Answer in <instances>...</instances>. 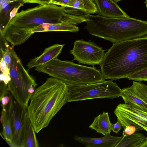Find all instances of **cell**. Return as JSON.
<instances>
[{"label": "cell", "mask_w": 147, "mask_h": 147, "mask_svg": "<svg viewBox=\"0 0 147 147\" xmlns=\"http://www.w3.org/2000/svg\"><path fill=\"white\" fill-rule=\"evenodd\" d=\"M24 29L32 35L35 33L42 32L67 31L77 32L79 30V28L76 25L65 21L57 23H43L32 28Z\"/></svg>", "instance_id": "obj_13"}, {"label": "cell", "mask_w": 147, "mask_h": 147, "mask_svg": "<svg viewBox=\"0 0 147 147\" xmlns=\"http://www.w3.org/2000/svg\"><path fill=\"white\" fill-rule=\"evenodd\" d=\"M121 108L135 113L140 116L147 119V113L136 109L131 105L125 103H121L118 105Z\"/></svg>", "instance_id": "obj_23"}, {"label": "cell", "mask_w": 147, "mask_h": 147, "mask_svg": "<svg viewBox=\"0 0 147 147\" xmlns=\"http://www.w3.org/2000/svg\"><path fill=\"white\" fill-rule=\"evenodd\" d=\"M113 0L115 2H116L117 3L119 1H122V0Z\"/></svg>", "instance_id": "obj_36"}, {"label": "cell", "mask_w": 147, "mask_h": 147, "mask_svg": "<svg viewBox=\"0 0 147 147\" xmlns=\"http://www.w3.org/2000/svg\"><path fill=\"white\" fill-rule=\"evenodd\" d=\"M146 147H147V144H146Z\"/></svg>", "instance_id": "obj_37"}, {"label": "cell", "mask_w": 147, "mask_h": 147, "mask_svg": "<svg viewBox=\"0 0 147 147\" xmlns=\"http://www.w3.org/2000/svg\"><path fill=\"white\" fill-rule=\"evenodd\" d=\"M100 65L105 79L112 80L147 67V36L113 43Z\"/></svg>", "instance_id": "obj_1"}, {"label": "cell", "mask_w": 147, "mask_h": 147, "mask_svg": "<svg viewBox=\"0 0 147 147\" xmlns=\"http://www.w3.org/2000/svg\"><path fill=\"white\" fill-rule=\"evenodd\" d=\"M6 108L11 125L12 138L11 146L24 147L26 122L28 118L27 108L19 105L13 96Z\"/></svg>", "instance_id": "obj_8"}, {"label": "cell", "mask_w": 147, "mask_h": 147, "mask_svg": "<svg viewBox=\"0 0 147 147\" xmlns=\"http://www.w3.org/2000/svg\"><path fill=\"white\" fill-rule=\"evenodd\" d=\"M127 78L135 81H147V67L130 75Z\"/></svg>", "instance_id": "obj_22"}, {"label": "cell", "mask_w": 147, "mask_h": 147, "mask_svg": "<svg viewBox=\"0 0 147 147\" xmlns=\"http://www.w3.org/2000/svg\"><path fill=\"white\" fill-rule=\"evenodd\" d=\"M10 99V96L5 95L0 98L1 105L6 106L9 103Z\"/></svg>", "instance_id": "obj_33"}, {"label": "cell", "mask_w": 147, "mask_h": 147, "mask_svg": "<svg viewBox=\"0 0 147 147\" xmlns=\"http://www.w3.org/2000/svg\"><path fill=\"white\" fill-rule=\"evenodd\" d=\"M3 58L8 67L9 69L11 61V52L10 47H8L6 50L0 54V58Z\"/></svg>", "instance_id": "obj_25"}, {"label": "cell", "mask_w": 147, "mask_h": 147, "mask_svg": "<svg viewBox=\"0 0 147 147\" xmlns=\"http://www.w3.org/2000/svg\"><path fill=\"white\" fill-rule=\"evenodd\" d=\"M136 131V127L132 125H128L126 127L123 132V135H130L135 133Z\"/></svg>", "instance_id": "obj_29"}, {"label": "cell", "mask_w": 147, "mask_h": 147, "mask_svg": "<svg viewBox=\"0 0 147 147\" xmlns=\"http://www.w3.org/2000/svg\"><path fill=\"white\" fill-rule=\"evenodd\" d=\"M122 125L118 121L115 123H112L111 125V130L116 134H117L122 127Z\"/></svg>", "instance_id": "obj_31"}, {"label": "cell", "mask_w": 147, "mask_h": 147, "mask_svg": "<svg viewBox=\"0 0 147 147\" xmlns=\"http://www.w3.org/2000/svg\"><path fill=\"white\" fill-rule=\"evenodd\" d=\"M35 70L59 79L67 85H85L105 80L101 71L96 67L57 58L36 67Z\"/></svg>", "instance_id": "obj_4"}, {"label": "cell", "mask_w": 147, "mask_h": 147, "mask_svg": "<svg viewBox=\"0 0 147 147\" xmlns=\"http://www.w3.org/2000/svg\"><path fill=\"white\" fill-rule=\"evenodd\" d=\"M0 66L1 73L5 76L10 77L9 70L3 58H0Z\"/></svg>", "instance_id": "obj_26"}, {"label": "cell", "mask_w": 147, "mask_h": 147, "mask_svg": "<svg viewBox=\"0 0 147 147\" xmlns=\"http://www.w3.org/2000/svg\"><path fill=\"white\" fill-rule=\"evenodd\" d=\"M24 4L23 3H16L10 12L9 19L7 23H9L11 19L15 16L18 13V11L19 8L23 5Z\"/></svg>", "instance_id": "obj_27"}, {"label": "cell", "mask_w": 147, "mask_h": 147, "mask_svg": "<svg viewBox=\"0 0 147 147\" xmlns=\"http://www.w3.org/2000/svg\"><path fill=\"white\" fill-rule=\"evenodd\" d=\"M87 20L67 13L64 7L53 4L40 5L18 13L7 26L29 28L43 23H57L65 21L77 25Z\"/></svg>", "instance_id": "obj_5"}, {"label": "cell", "mask_w": 147, "mask_h": 147, "mask_svg": "<svg viewBox=\"0 0 147 147\" xmlns=\"http://www.w3.org/2000/svg\"><path fill=\"white\" fill-rule=\"evenodd\" d=\"M123 137L113 136L110 134L98 138L75 136V140L87 147H116Z\"/></svg>", "instance_id": "obj_11"}, {"label": "cell", "mask_w": 147, "mask_h": 147, "mask_svg": "<svg viewBox=\"0 0 147 147\" xmlns=\"http://www.w3.org/2000/svg\"><path fill=\"white\" fill-rule=\"evenodd\" d=\"M131 86L134 93L147 103V86L134 81Z\"/></svg>", "instance_id": "obj_21"}, {"label": "cell", "mask_w": 147, "mask_h": 147, "mask_svg": "<svg viewBox=\"0 0 147 147\" xmlns=\"http://www.w3.org/2000/svg\"><path fill=\"white\" fill-rule=\"evenodd\" d=\"M67 86L68 102L94 99H113L121 97L122 94V89L111 80L85 85Z\"/></svg>", "instance_id": "obj_7"}, {"label": "cell", "mask_w": 147, "mask_h": 147, "mask_svg": "<svg viewBox=\"0 0 147 147\" xmlns=\"http://www.w3.org/2000/svg\"><path fill=\"white\" fill-rule=\"evenodd\" d=\"M53 0H24L23 3H36L40 5L51 4Z\"/></svg>", "instance_id": "obj_28"}, {"label": "cell", "mask_w": 147, "mask_h": 147, "mask_svg": "<svg viewBox=\"0 0 147 147\" xmlns=\"http://www.w3.org/2000/svg\"><path fill=\"white\" fill-rule=\"evenodd\" d=\"M67 7L80 9L89 14L98 13L96 5L93 0H69L65 7Z\"/></svg>", "instance_id": "obj_18"}, {"label": "cell", "mask_w": 147, "mask_h": 147, "mask_svg": "<svg viewBox=\"0 0 147 147\" xmlns=\"http://www.w3.org/2000/svg\"><path fill=\"white\" fill-rule=\"evenodd\" d=\"M69 0H53L51 4L63 7H66Z\"/></svg>", "instance_id": "obj_32"}, {"label": "cell", "mask_w": 147, "mask_h": 147, "mask_svg": "<svg viewBox=\"0 0 147 147\" xmlns=\"http://www.w3.org/2000/svg\"><path fill=\"white\" fill-rule=\"evenodd\" d=\"M2 111L0 121L3 126L2 134L7 143L10 146L12 138L11 129L6 106L1 105Z\"/></svg>", "instance_id": "obj_19"}, {"label": "cell", "mask_w": 147, "mask_h": 147, "mask_svg": "<svg viewBox=\"0 0 147 147\" xmlns=\"http://www.w3.org/2000/svg\"><path fill=\"white\" fill-rule=\"evenodd\" d=\"M23 0H0V7H1L3 4L5 3H7L8 4L12 2L23 3Z\"/></svg>", "instance_id": "obj_34"}, {"label": "cell", "mask_w": 147, "mask_h": 147, "mask_svg": "<svg viewBox=\"0 0 147 147\" xmlns=\"http://www.w3.org/2000/svg\"><path fill=\"white\" fill-rule=\"evenodd\" d=\"M84 27L91 35L113 43L147 36V21L91 15Z\"/></svg>", "instance_id": "obj_3"}, {"label": "cell", "mask_w": 147, "mask_h": 147, "mask_svg": "<svg viewBox=\"0 0 147 147\" xmlns=\"http://www.w3.org/2000/svg\"><path fill=\"white\" fill-rule=\"evenodd\" d=\"M34 127L29 118L27 119L25 134L24 147H38L37 141Z\"/></svg>", "instance_id": "obj_20"}, {"label": "cell", "mask_w": 147, "mask_h": 147, "mask_svg": "<svg viewBox=\"0 0 147 147\" xmlns=\"http://www.w3.org/2000/svg\"><path fill=\"white\" fill-rule=\"evenodd\" d=\"M64 44H57L45 48L39 56L31 60L26 65L28 70L44 64L57 58L60 54Z\"/></svg>", "instance_id": "obj_12"}, {"label": "cell", "mask_w": 147, "mask_h": 147, "mask_svg": "<svg viewBox=\"0 0 147 147\" xmlns=\"http://www.w3.org/2000/svg\"><path fill=\"white\" fill-rule=\"evenodd\" d=\"M16 2L10 3L0 11L1 22H4L9 16L10 12L16 4Z\"/></svg>", "instance_id": "obj_24"}, {"label": "cell", "mask_w": 147, "mask_h": 147, "mask_svg": "<svg viewBox=\"0 0 147 147\" xmlns=\"http://www.w3.org/2000/svg\"><path fill=\"white\" fill-rule=\"evenodd\" d=\"M123 137L116 147H146L147 137L141 133H136Z\"/></svg>", "instance_id": "obj_17"}, {"label": "cell", "mask_w": 147, "mask_h": 147, "mask_svg": "<svg viewBox=\"0 0 147 147\" xmlns=\"http://www.w3.org/2000/svg\"><path fill=\"white\" fill-rule=\"evenodd\" d=\"M7 86L2 81L0 82V98L8 93Z\"/></svg>", "instance_id": "obj_30"}, {"label": "cell", "mask_w": 147, "mask_h": 147, "mask_svg": "<svg viewBox=\"0 0 147 147\" xmlns=\"http://www.w3.org/2000/svg\"><path fill=\"white\" fill-rule=\"evenodd\" d=\"M117 121L124 128L131 125L134 126L136 131L144 130L147 131V119L133 112L124 109L118 105L114 111Z\"/></svg>", "instance_id": "obj_10"}, {"label": "cell", "mask_w": 147, "mask_h": 147, "mask_svg": "<svg viewBox=\"0 0 147 147\" xmlns=\"http://www.w3.org/2000/svg\"><path fill=\"white\" fill-rule=\"evenodd\" d=\"M121 97L125 103L147 113V103L134 93L131 86L122 89Z\"/></svg>", "instance_id": "obj_15"}, {"label": "cell", "mask_w": 147, "mask_h": 147, "mask_svg": "<svg viewBox=\"0 0 147 147\" xmlns=\"http://www.w3.org/2000/svg\"><path fill=\"white\" fill-rule=\"evenodd\" d=\"M144 3L145 4V6L146 8V9L147 10V0H146L145 1V2Z\"/></svg>", "instance_id": "obj_35"}, {"label": "cell", "mask_w": 147, "mask_h": 147, "mask_svg": "<svg viewBox=\"0 0 147 147\" xmlns=\"http://www.w3.org/2000/svg\"><path fill=\"white\" fill-rule=\"evenodd\" d=\"M10 80L7 84V89L17 102L22 106L27 108L28 102L37 84L24 67L13 47H10Z\"/></svg>", "instance_id": "obj_6"}, {"label": "cell", "mask_w": 147, "mask_h": 147, "mask_svg": "<svg viewBox=\"0 0 147 147\" xmlns=\"http://www.w3.org/2000/svg\"><path fill=\"white\" fill-rule=\"evenodd\" d=\"M98 13L107 17H127L129 16L113 0H94Z\"/></svg>", "instance_id": "obj_14"}, {"label": "cell", "mask_w": 147, "mask_h": 147, "mask_svg": "<svg viewBox=\"0 0 147 147\" xmlns=\"http://www.w3.org/2000/svg\"><path fill=\"white\" fill-rule=\"evenodd\" d=\"M67 85L53 77L35 89L27 107L28 118L38 133L49 125L52 119L67 102Z\"/></svg>", "instance_id": "obj_2"}, {"label": "cell", "mask_w": 147, "mask_h": 147, "mask_svg": "<svg viewBox=\"0 0 147 147\" xmlns=\"http://www.w3.org/2000/svg\"><path fill=\"white\" fill-rule=\"evenodd\" d=\"M111 124L108 113L104 112L94 118L89 127L105 136L110 133Z\"/></svg>", "instance_id": "obj_16"}, {"label": "cell", "mask_w": 147, "mask_h": 147, "mask_svg": "<svg viewBox=\"0 0 147 147\" xmlns=\"http://www.w3.org/2000/svg\"><path fill=\"white\" fill-rule=\"evenodd\" d=\"M105 51L93 42L80 40L74 42L70 53L74 56L73 60L94 67L101 63L105 55Z\"/></svg>", "instance_id": "obj_9"}]
</instances>
